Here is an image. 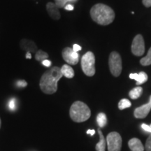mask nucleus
<instances>
[{
	"label": "nucleus",
	"mask_w": 151,
	"mask_h": 151,
	"mask_svg": "<svg viewBox=\"0 0 151 151\" xmlns=\"http://www.w3.org/2000/svg\"><path fill=\"white\" fill-rule=\"evenodd\" d=\"M62 76L61 69L58 67H53L46 71L41 76L39 83L41 91L46 94L55 93L58 90V81Z\"/></svg>",
	"instance_id": "f257e3e1"
},
{
	"label": "nucleus",
	"mask_w": 151,
	"mask_h": 151,
	"mask_svg": "<svg viewBox=\"0 0 151 151\" xmlns=\"http://www.w3.org/2000/svg\"><path fill=\"white\" fill-rule=\"evenodd\" d=\"M90 16L92 20L97 24L108 25L114 20L115 12L109 6L99 3L92 7Z\"/></svg>",
	"instance_id": "f03ea898"
},
{
	"label": "nucleus",
	"mask_w": 151,
	"mask_h": 151,
	"mask_svg": "<svg viewBox=\"0 0 151 151\" xmlns=\"http://www.w3.org/2000/svg\"><path fill=\"white\" fill-rule=\"evenodd\" d=\"M69 115L73 121L83 122L90 118L91 116V111L86 104L81 101H76L71 105Z\"/></svg>",
	"instance_id": "7ed1b4c3"
},
{
	"label": "nucleus",
	"mask_w": 151,
	"mask_h": 151,
	"mask_svg": "<svg viewBox=\"0 0 151 151\" xmlns=\"http://www.w3.org/2000/svg\"><path fill=\"white\" fill-rule=\"evenodd\" d=\"M95 58L93 52L88 51L82 57L81 67L83 73L88 76H93L95 74Z\"/></svg>",
	"instance_id": "20e7f679"
},
{
	"label": "nucleus",
	"mask_w": 151,
	"mask_h": 151,
	"mask_svg": "<svg viewBox=\"0 0 151 151\" xmlns=\"http://www.w3.org/2000/svg\"><path fill=\"white\" fill-rule=\"evenodd\" d=\"M109 65L111 74L115 77H118L120 75L122 69V62L121 57L118 52L114 51L110 54Z\"/></svg>",
	"instance_id": "39448f33"
},
{
	"label": "nucleus",
	"mask_w": 151,
	"mask_h": 151,
	"mask_svg": "<svg viewBox=\"0 0 151 151\" xmlns=\"http://www.w3.org/2000/svg\"><path fill=\"white\" fill-rule=\"evenodd\" d=\"M109 151H120L122 148V138L118 132L109 133L106 137Z\"/></svg>",
	"instance_id": "423d86ee"
},
{
	"label": "nucleus",
	"mask_w": 151,
	"mask_h": 151,
	"mask_svg": "<svg viewBox=\"0 0 151 151\" xmlns=\"http://www.w3.org/2000/svg\"><path fill=\"white\" fill-rule=\"evenodd\" d=\"M132 52L136 56H141L145 52V43L142 35H138L132 43Z\"/></svg>",
	"instance_id": "0eeeda50"
},
{
	"label": "nucleus",
	"mask_w": 151,
	"mask_h": 151,
	"mask_svg": "<svg viewBox=\"0 0 151 151\" xmlns=\"http://www.w3.org/2000/svg\"><path fill=\"white\" fill-rule=\"evenodd\" d=\"M62 55L64 60L69 65H76L78 64L79 61V54L77 52H75L73 48H69V47L64 48V50H62Z\"/></svg>",
	"instance_id": "6e6552de"
},
{
	"label": "nucleus",
	"mask_w": 151,
	"mask_h": 151,
	"mask_svg": "<svg viewBox=\"0 0 151 151\" xmlns=\"http://www.w3.org/2000/svg\"><path fill=\"white\" fill-rule=\"evenodd\" d=\"M151 109V96L150 97V99H149L148 103L146 104L141 106L140 107H138L135 109L134 114L135 118H145L148 116V114L150 112Z\"/></svg>",
	"instance_id": "1a4fd4ad"
},
{
	"label": "nucleus",
	"mask_w": 151,
	"mask_h": 151,
	"mask_svg": "<svg viewBox=\"0 0 151 151\" xmlns=\"http://www.w3.org/2000/svg\"><path fill=\"white\" fill-rule=\"evenodd\" d=\"M20 46L22 50L27 52L36 53L38 51V48L35 43L32 41L28 40V39H22L20 42Z\"/></svg>",
	"instance_id": "9d476101"
},
{
	"label": "nucleus",
	"mask_w": 151,
	"mask_h": 151,
	"mask_svg": "<svg viewBox=\"0 0 151 151\" xmlns=\"http://www.w3.org/2000/svg\"><path fill=\"white\" fill-rule=\"evenodd\" d=\"M46 9L48 11L49 16L53 19V20H58L61 18L59 9L57 7V6L55 4V3L48 2L46 4Z\"/></svg>",
	"instance_id": "9b49d317"
},
{
	"label": "nucleus",
	"mask_w": 151,
	"mask_h": 151,
	"mask_svg": "<svg viewBox=\"0 0 151 151\" xmlns=\"http://www.w3.org/2000/svg\"><path fill=\"white\" fill-rule=\"evenodd\" d=\"M129 148L131 149L132 151H143L144 147H143L142 143L139 139L137 138H133L130 139L128 142Z\"/></svg>",
	"instance_id": "f8f14e48"
},
{
	"label": "nucleus",
	"mask_w": 151,
	"mask_h": 151,
	"mask_svg": "<svg viewBox=\"0 0 151 151\" xmlns=\"http://www.w3.org/2000/svg\"><path fill=\"white\" fill-rule=\"evenodd\" d=\"M61 73L63 76L67 78H72L74 76V71L69 65H64L61 68Z\"/></svg>",
	"instance_id": "ddd939ff"
},
{
	"label": "nucleus",
	"mask_w": 151,
	"mask_h": 151,
	"mask_svg": "<svg viewBox=\"0 0 151 151\" xmlns=\"http://www.w3.org/2000/svg\"><path fill=\"white\" fill-rule=\"evenodd\" d=\"M98 133L99 135V141L96 145V150L97 151H105L106 150V139L104 137L102 132L100 129H98Z\"/></svg>",
	"instance_id": "4468645a"
},
{
	"label": "nucleus",
	"mask_w": 151,
	"mask_h": 151,
	"mask_svg": "<svg viewBox=\"0 0 151 151\" xmlns=\"http://www.w3.org/2000/svg\"><path fill=\"white\" fill-rule=\"evenodd\" d=\"M142 93L143 88L141 87H137V88H134L129 92V96L132 99H137L141 97Z\"/></svg>",
	"instance_id": "2eb2a0df"
},
{
	"label": "nucleus",
	"mask_w": 151,
	"mask_h": 151,
	"mask_svg": "<svg viewBox=\"0 0 151 151\" xmlns=\"http://www.w3.org/2000/svg\"><path fill=\"white\" fill-rule=\"evenodd\" d=\"M97 122L100 127H104L107 123V118L105 113H100L97 115Z\"/></svg>",
	"instance_id": "dca6fc26"
},
{
	"label": "nucleus",
	"mask_w": 151,
	"mask_h": 151,
	"mask_svg": "<svg viewBox=\"0 0 151 151\" xmlns=\"http://www.w3.org/2000/svg\"><path fill=\"white\" fill-rule=\"evenodd\" d=\"M48 57L49 55L47 52L43 51V50H38V51L36 52L35 59L37 60V61L43 62V60L48 59Z\"/></svg>",
	"instance_id": "f3484780"
},
{
	"label": "nucleus",
	"mask_w": 151,
	"mask_h": 151,
	"mask_svg": "<svg viewBox=\"0 0 151 151\" xmlns=\"http://www.w3.org/2000/svg\"><path fill=\"white\" fill-rule=\"evenodd\" d=\"M140 63L143 66H148L151 65V47L148 50V54L146 57L141 58L140 60Z\"/></svg>",
	"instance_id": "a211bd4d"
},
{
	"label": "nucleus",
	"mask_w": 151,
	"mask_h": 151,
	"mask_svg": "<svg viewBox=\"0 0 151 151\" xmlns=\"http://www.w3.org/2000/svg\"><path fill=\"white\" fill-rule=\"evenodd\" d=\"M132 104L130 102L129 100L127 99H122L120 101L118 104V108L120 110H123L124 109L129 108L131 106Z\"/></svg>",
	"instance_id": "6ab92c4d"
},
{
	"label": "nucleus",
	"mask_w": 151,
	"mask_h": 151,
	"mask_svg": "<svg viewBox=\"0 0 151 151\" xmlns=\"http://www.w3.org/2000/svg\"><path fill=\"white\" fill-rule=\"evenodd\" d=\"M147 81H148V75L146 74V73L143 72V71H141L139 73V78H138L137 81V85L139 86V85L144 83Z\"/></svg>",
	"instance_id": "aec40b11"
},
{
	"label": "nucleus",
	"mask_w": 151,
	"mask_h": 151,
	"mask_svg": "<svg viewBox=\"0 0 151 151\" xmlns=\"http://www.w3.org/2000/svg\"><path fill=\"white\" fill-rule=\"evenodd\" d=\"M55 4L58 9L65 8V6L67 4V0H55Z\"/></svg>",
	"instance_id": "412c9836"
},
{
	"label": "nucleus",
	"mask_w": 151,
	"mask_h": 151,
	"mask_svg": "<svg viewBox=\"0 0 151 151\" xmlns=\"http://www.w3.org/2000/svg\"><path fill=\"white\" fill-rule=\"evenodd\" d=\"M9 107L11 111H15L16 109V99L13 98L9 102Z\"/></svg>",
	"instance_id": "4be33fe9"
},
{
	"label": "nucleus",
	"mask_w": 151,
	"mask_h": 151,
	"mask_svg": "<svg viewBox=\"0 0 151 151\" xmlns=\"http://www.w3.org/2000/svg\"><path fill=\"white\" fill-rule=\"evenodd\" d=\"M145 148H146V151H151V134L147 139Z\"/></svg>",
	"instance_id": "5701e85b"
},
{
	"label": "nucleus",
	"mask_w": 151,
	"mask_h": 151,
	"mask_svg": "<svg viewBox=\"0 0 151 151\" xmlns=\"http://www.w3.org/2000/svg\"><path fill=\"white\" fill-rule=\"evenodd\" d=\"M16 86L19 87V88H24V87L27 86V83L24 80L18 81L16 82Z\"/></svg>",
	"instance_id": "b1692460"
},
{
	"label": "nucleus",
	"mask_w": 151,
	"mask_h": 151,
	"mask_svg": "<svg viewBox=\"0 0 151 151\" xmlns=\"http://www.w3.org/2000/svg\"><path fill=\"white\" fill-rule=\"evenodd\" d=\"M141 127H142V129L143 130H145V131H146L148 132H150V133H151L150 126H148V124H141Z\"/></svg>",
	"instance_id": "393cba45"
},
{
	"label": "nucleus",
	"mask_w": 151,
	"mask_h": 151,
	"mask_svg": "<svg viewBox=\"0 0 151 151\" xmlns=\"http://www.w3.org/2000/svg\"><path fill=\"white\" fill-rule=\"evenodd\" d=\"M142 2L146 7H151V0H142Z\"/></svg>",
	"instance_id": "a878e982"
},
{
	"label": "nucleus",
	"mask_w": 151,
	"mask_h": 151,
	"mask_svg": "<svg viewBox=\"0 0 151 151\" xmlns=\"http://www.w3.org/2000/svg\"><path fill=\"white\" fill-rule=\"evenodd\" d=\"M129 78L131 79H134L136 81H137L139 78V73H130Z\"/></svg>",
	"instance_id": "bb28decb"
},
{
	"label": "nucleus",
	"mask_w": 151,
	"mask_h": 151,
	"mask_svg": "<svg viewBox=\"0 0 151 151\" xmlns=\"http://www.w3.org/2000/svg\"><path fill=\"white\" fill-rule=\"evenodd\" d=\"M42 64L43 65L46 66V67H50V65H51V62L48 60H45L42 62Z\"/></svg>",
	"instance_id": "cd10ccee"
},
{
	"label": "nucleus",
	"mask_w": 151,
	"mask_h": 151,
	"mask_svg": "<svg viewBox=\"0 0 151 151\" xmlns=\"http://www.w3.org/2000/svg\"><path fill=\"white\" fill-rule=\"evenodd\" d=\"M73 50H74L75 52H78V51H80V50H81V47L78 44H74L73 46Z\"/></svg>",
	"instance_id": "c85d7f7f"
},
{
	"label": "nucleus",
	"mask_w": 151,
	"mask_h": 151,
	"mask_svg": "<svg viewBox=\"0 0 151 151\" xmlns=\"http://www.w3.org/2000/svg\"><path fill=\"white\" fill-rule=\"evenodd\" d=\"M73 9H74V7H73V6L72 4H67L65 7V10L67 11H73Z\"/></svg>",
	"instance_id": "c756f323"
},
{
	"label": "nucleus",
	"mask_w": 151,
	"mask_h": 151,
	"mask_svg": "<svg viewBox=\"0 0 151 151\" xmlns=\"http://www.w3.org/2000/svg\"><path fill=\"white\" fill-rule=\"evenodd\" d=\"M87 134H90L91 136H93L94 134H95V130L94 129L88 130V131H87Z\"/></svg>",
	"instance_id": "7c9ffc66"
},
{
	"label": "nucleus",
	"mask_w": 151,
	"mask_h": 151,
	"mask_svg": "<svg viewBox=\"0 0 151 151\" xmlns=\"http://www.w3.org/2000/svg\"><path fill=\"white\" fill-rule=\"evenodd\" d=\"M68 4H74L76 3L78 0H67Z\"/></svg>",
	"instance_id": "2f4dec72"
},
{
	"label": "nucleus",
	"mask_w": 151,
	"mask_h": 151,
	"mask_svg": "<svg viewBox=\"0 0 151 151\" xmlns=\"http://www.w3.org/2000/svg\"><path fill=\"white\" fill-rule=\"evenodd\" d=\"M26 58H27V59H31L32 58V54H31V52H27V53H26Z\"/></svg>",
	"instance_id": "473e14b6"
},
{
	"label": "nucleus",
	"mask_w": 151,
	"mask_h": 151,
	"mask_svg": "<svg viewBox=\"0 0 151 151\" xmlns=\"http://www.w3.org/2000/svg\"><path fill=\"white\" fill-rule=\"evenodd\" d=\"M1 118H0V128H1Z\"/></svg>",
	"instance_id": "72a5a7b5"
},
{
	"label": "nucleus",
	"mask_w": 151,
	"mask_h": 151,
	"mask_svg": "<svg viewBox=\"0 0 151 151\" xmlns=\"http://www.w3.org/2000/svg\"><path fill=\"white\" fill-rule=\"evenodd\" d=\"M150 127H151V125H150Z\"/></svg>",
	"instance_id": "f704fd0d"
}]
</instances>
